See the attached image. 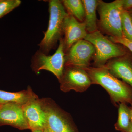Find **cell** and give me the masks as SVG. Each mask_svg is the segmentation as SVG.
<instances>
[{
	"instance_id": "1",
	"label": "cell",
	"mask_w": 132,
	"mask_h": 132,
	"mask_svg": "<svg viewBox=\"0 0 132 132\" xmlns=\"http://www.w3.org/2000/svg\"><path fill=\"white\" fill-rule=\"evenodd\" d=\"M92 84H97L105 88L112 102L116 105L119 103L132 104V87L110 73L105 66L101 67H89L85 69Z\"/></svg>"
},
{
	"instance_id": "2",
	"label": "cell",
	"mask_w": 132,
	"mask_h": 132,
	"mask_svg": "<svg viewBox=\"0 0 132 132\" xmlns=\"http://www.w3.org/2000/svg\"><path fill=\"white\" fill-rule=\"evenodd\" d=\"M49 3V20L44 36L38 44L39 50L46 55L56 48L57 43L63 38V24L67 13L61 1L51 0Z\"/></svg>"
},
{
	"instance_id": "3",
	"label": "cell",
	"mask_w": 132,
	"mask_h": 132,
	"mask_svg": "<svg viewBox=\"0 0 132 132\" xmlns=\"http://www.w3.org/2000/svg\"><path fill=\"white\" fill-rule=\"evenodd\" d=\"M123 0L106 3L100 1L97 10L100 15L98 28L110 36L124 38L122 30L121 15Z\"/></svg>"
},
{
	"instance_id": "4",
	"label": "cell",
	"mask_w": 132,
	"mask_h": 132,
	"mask_svg": "<svg viewBox=\"0 0 132 132\" xmlns=\"http://www.w3.org/2000/svg\"><path fill=\"white\" fill-rule=\"evenodd\" d=\"M84 39L91 43L95 48L93 59L95 67H104L111 59L124 56L129 53L125 46L113 42L98 30L88 33Z\"/></svg>"
},
{
	"instance_id": "5",
	"label": "cell",
	"mask_w": 132,
	"mask_h": 132,
	"mask_svg": "<svg viewBox=\"0 0 132 132\" xmlns=\"http://www.w3.org/2000/svg\"><path fill=\"white\" fill-rule=\"evenodd\" d=\"M46 114L44 132H78L68 114L50 99H41Z\"/></svg>"
},
{
	"instance_id": "6",
	"label": "cell",
	"mask_w": 132,
	"mask_h": 132,
	"mask_svg": "<svg viewBox=\"0 0 132 132\" xmlns=\"http://www.w3.org/2000/svg\"><path fill=\"white\" fill-rule=\"evenodd\" d=\"M65 56L63 38L59 42L58 48L52 55H46L38 50L31 60V67L37 74L42 70L51 72L59 81L63 75L65 66Z\"/></svg>"
},
{
	"instance_id": "7",
	"label": "cell",
	"mask_w": 132,
	"mask_h": 132,
	"mask_svg": "<svg viewBox=\"0 0 132 132\" xmlns=\"http://www.w3.org/2000/svg\"><path fill=\"white\" fill-rule=\"evenodd\" d=\"M59 82L61 90L65 93L72 90L82 93L92 84L85 69L71 65L65 66L63 75Z\"/></svg>"
},
{
	"instance_id": "8",
	"label": "cell",
	"mask_w": 132,
	"mask_h": 132,
	"mask_svg": "<svg viewBox=\"0 0 132 132\" xmlns=\"http://www.w3.org/2000/svg\"><path fill=\"white\" fill-rule=\"evenodd\" d=\"M95 49L91 43L85 39L74 44L65 53V66H75L85 69L90 67Z\"/></svg>"
},
{
	"instance_id": "9",
	"label": "cell",
	"mask_w": 132,
	"mask_h": 132,
	"mask_svg": "<svg viewBox=\"0 0 132 132\" xmlns=\"http://www.w3.org/2000/svg\"><path fill=\"white\" fill-rule=\"evenodd\" d=\"M88 32L84 22L78 21L71 15L67 14L63 24V38L65 53L68 51L74 44L84 39Z\"/></svg>"
},
{
	"instance_id": "10",
	"label": "cell",
	"mask_w": 132,
	"mask_h": 132,
	"mask_svg": "<svg viewBox=\"0 0 132 132\" xmlns=\"http://www.w3.org/2000/svg\"><path fill=\"white\" fill-rule=\"evenodd\" d=\"M10 125L20 130L29 129L22 106L15 103L0 105V125Z\"/></svg>"
},
{
	"instance_id": "11",
	"label": "cell",
	"mask_w": 132,
	"mask_h": 132,
	"mask_svg": "<svg viewBox=\"0 0 132 132\" xmlns=\"http://www.w3.org/2000/svg\"><path fill=\"white\" fill-rule=\"evenodd\" d=\"M24 117L29 128L32 130H44L46 114L38 96L33 98L22 106Z\"/></svg>"
},
{
	"instance_id": "12",
	"label": "cell",
	"mask_w": 132,
	"mask_h": 132,
	"mask_svg": "<svg viewBox=\"0 0 132 132\" xmlns=\"http://www.w3.org/2000/svg\"><path fill=\"white\" fill-rule=\"evenodd\" d=\"M105 66L111 74L132 87V55L130 52L124 56L111 59Z\"/></svg>"
},
{
	"instance_id": "13",
	"label": "cell",
	"mask_w": 132,
	"mask_h": 132,
	"mask_svg": "<svg viewBox=\"0 0 132 132\" xmlns=\"http://www.w3.org/2000/svg\"><path fill=\"white\" fill-rule=\"evenodd\" d=\"M30 87L27 90L12 93L0 90V105L7 103H15L22 106L29 101L37 97Z\"/></svg>"
},
{
	"instance_id": "14",
	"label": "cell",
	"mask_w": 132,
	"mask_h": 132,
	"mask_svg": "<svg viewBox=\"0 0 132 132\" xmlns=\"http://www.w3.org/2000/svg\"><path fill=\"white\" fill-rule=\"evenodd\" d=\"M85 9V20L86 29L88 33L98 31L96 11L98 5V0H82Z\"/></svg>"
},
{
	"instance_id": "15",
	"label": "cell",
	"mask_w": 132,
	"mask_h": 132,
	"mask_svg": "<svg viewBox=\"0 0 132 132\" xmlns=\"http://www.w3.org/2000/svg\"><path fill=\"white\" fill-rule=\"evenodd\" d=\"M131 115V107L125 103L120 104L118 121L114 126L116 129L122 132H130L132 126Z\"/></svg>"
},
{
	"instance_id": "16",
	"label": "cell",
	"mask_w": 132,
	"mask_h": 132,
	"mask_svg": "<svg viewBox=\"0 0 132 132\" xmlns=\"http://www.w3.org/2000/svg\"><path fill=\"white\" fill-rule=\"evenodd\" d=\"M67 13L74 16L80 22L85 20V9L81 0L61 1Z\"/></svg>"
},
{
	"instance_id": "17",
	"label": "cell",
	"mask_w": 132,
	"mask_h": 132,
	"mask_svg": "<svg viewBox=\"0 0 132 132\" xmlns=\"http://www.w3.org/2000/svg\"><path fill=\"white\" fill-rule=\"evenodd\" d=\"M121 24L124 38L132 40V21L128 11L123 10L121 15Z\"/></svg>"
},
{
	"instance_id": "18",
	"label": "cell",
	"mask_w": 132,
	"mask_h": 132,
	"mask_svg": "<svg viewBox=\"0 0 132 132\" xmlns=\"http://www.w3.org/2000/svg\"><path fill=\"white\" fill-rule=\"evenodd\" d=\"M21 3L20 0H0V18L18 7Z\"/></svg>"
},
{
	"instance_id": "19",
	"label": "cell",
	"mask_w": 132,
	"mask_h": 132,
	"mask_svg": "<svg viewBox=\"0 0 132 132\" xmlns=\"http://www.w3.org/2000/svg\"><path fill=\"white\" fill-rule=\"evenodd\" d=\"M108 38L114 43L123 45L132 53V40H129L124 38H118L110 36Z\"/></svg>"
},
{
	"instance_id": "20",
	"label": "cell",
	"mask_w": 132,
	"mask_h": 132,
	"mask_svg": "<svg viewBox=\"0 0 132 132\" xmlns=\"http://www.w3.org/2000/svg\"><path fill=\"white\" fill-rule=\"evenodd\" d=\"M123 10L128 11L132 9V0H123Z\"/></svg>"
},
{
	"instance_id": "21",
	"label": "cell",
	"mask_w": 132,
	"mask_h": 132,
	"mask_svg": "<svg viewBox=\"0 0 132 132\" xmlns=\"http://www.w3.org/2000/svg\"><path fill=\"white\" fill-rule=\"evenodd\" d=\"M32 132H44L43 131L40 130H32Z\"/></svg>"
},
{
	"instance_id": "22",
	"label": "cell",
	"mask_w": 132,
	"mask_h": 132,
	"mask_svg": "<svg viewBox=\"0 0 132 132\" xmlns=\"http://www.w3.org/2000/svg\"><path fill=\"white\" fill-rule=\"evenodd\" d=\"M129 12V13H130V16H131V20L132 21V9L131 10H129V11H128Z\"/></svg>"
},
{
	"instance_id": "23",
	"label": "cell",
	"mask_w": 132,
	"mask_h": 132,
	"mask_svg": "<svg viewBox=\"0 0 132 132\" xmlns=\"http://www.w3.org/2000/svg\"><path fill=\"white\" fill-rule=\"evenodd\" d=\"M131 105V123L132 125V104Z\"/></svg>"
},
{
	"instance_id": "24",
	"label": "cell",
	"mask_w": 132,
	"mask_h": 132,
	"mask_svg": "<svg viewBox=\"0 0 132 132\" xmlns=\"http://www.w3.org/2000/svg\"><path fill=\"white\" fill-rule=\"evenodd\" d=\"M132 132V127H131V129H130V132Z\"/></svg>"
}]
</instances>
